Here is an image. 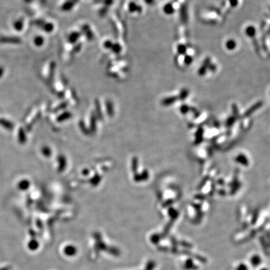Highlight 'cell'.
I'll use <instances>...</instances> for the list:
<instances>
[{
    "instance_id": "1",
    "label": "cell",
    "mask_w": 270,
    "mask_h": 270,
    "mask_svg": "<svg viewBox=\"0 0 270 270\" xmlns=\"http://www.w3.org/2000/svg\"><path fill=\"white\" fill-rule=\"evenodd\" d=\"M20 39L18 38L14 37H1L0 38V42L6 43H19Z\"/></svg>"
},
{
    "instance_id": "2",
    "label": "cell",
    "mask_w": 270,
    "mask_h": 270,
    "mask_svg": "<svg viewBox=\"0 0 270 270\" xmlns=\"http://www.w3.org/2000/svg\"><path fill=\"white\" fill-rule=\"evenodd\" d=\"M13 26L17 31H21L23 26V21L22 19H18L14 23Z\"/></svg>"
},
{
    "instance_id": "3",
    "label": "cell",
    "mask_w": 270,
    "mask_h": 270,
    "mask_svg": "<svg viewBox=\"0 0 270 270\" xmlns=\"http://www.w3.org/2000/svg\"><path fill=\"white\" fill-rule=\"evenodd\" d=\"M261 258L258 256V255H255L254 256L252 257V263L253 264V266H258V264H260L261 263Z\"/></svg>"
},
{
    "instance_id": "4",
    "label": "cell",
    "mask_w": 270,
    "mask_h": 270,
    "mask_svg": "<svg viewBox=\"0 0 270 270\" xmlns=\"http://www.w3.org/2000/svg\"><path fill=\"white\" fill-rule=\"evenodd\" d=\"M34 43L37 45V46H41L43 43V39L42 37L41 36H38L36 37L34 39Z\"/></svg>"
},
{
    "instance_id": "5",
    "label": "cell",
    "mask_w": 270,
    "mask_h": 270,
    "mask_svg": "<svg viewBox=\"0 0 270 270\" xmlns=\"http://www.w3.org/2000/svg\"><path fill=\"white\" fill-rule=\"evenodd\" d=\"M172 10H173V9L171 8V6H170L169 5H168L167 6H166L165 8H164V11H167V13H171Z\"/></svg>"
},
{
    "instance_id": "6",
    "label": "cell",
    "mask_w": 270,
    "mask_h": 270,
    "mask_svg": "<svg viewBox=\"0 0 270 270\" xmlns=\"http://www.w3.org/2000/svg\"><path fill=\"white\" fill-rule=\"evenodd\" d=\"M237 270H248L247 267L244 264H240L237 268Z\"/></svg>"
},
{
    "instance_id": "7",
    "label": "cell",
    "mask_w": 270,
    "mask_h": 270,
    "mask_svg": "<svg viewBox=\"0 0 270 270\" xmlns=\"http://www.w3.org/2000/svg\"><path fill=\"white\" fill-rule=\"evenodd\" d=\"M3 73H4L3 69L2 67H0V77H2V76L3 74Z\"/></svg>"
},
{
    "instance_id": "8",
    "label": "cell",
    "mask_w": 270,
    "mask_h": 270,
    "mask_svg": "<svg viewBox=\"0 0 270 270\" xmlns=\"http://www.w3.org/2000/svg\"><path fill=\"white\" fill-rule=\"evenodd\" d=\"M261 270H267V269H262Z\"/></svg>"
}]
</instances>
